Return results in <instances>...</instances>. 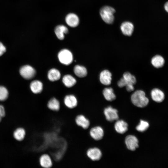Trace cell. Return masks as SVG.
Instances as JSON below:
<instances>
[{
    "label": "cell",
    "instance_id": "cell-20",
    "mask_svg": "<svg viewBox=\"0 0 168 168\" xmlns=\"http://www.w3.org/2000/svg\"><path fill=\"white\" fill-rule=\"evenodd\" d=\"M55 33L57 38L60 40H63L64 38V34L68 33V28L64 26L60 25L55 28Z\"/></svg>",
    "mask_w": 168,
    "mask_h": 168
},
{
    "label": "cell",
    "instance_id": "cell-21",
    "mask_svg": "<svg viewBox=\"0 0 168 168\" xmlns=\"http://www.w3.org/2000/svg\"><path fill=\"white\" fill-rule=\"evenodd\" d=\"M26 135V130L24 128L22 127L17 128L13 133L14 138L16 140L19 141H21L23 140Z\"/></svg>",
    "mask_w": 168,
    "mask_h": 168
},
{
    "label": "cell",
    "instance_id": "cell-5",
    "mask_svg": "<svg viewBox=\"0 0 168 168\" xmlns=\"http://www.w3.org/2000/svg\"><path fill=\"white\" fill-rule=\"evenodd\" d=\"M123 77L125 82V86L127 91L131 92L133 91L134 90L133 85L136 82L135 77L128 72H125L123 74Z\"/></svg>",
    "mask_w": 168,
    "mask_h": 168
},
{
    "label": "cell",
    "instance_id": "cell-27",
    "mask_svg": "<svg viewBox=\"0 0 168 168\" xmlns=\"http://www.w3.org/2000/svg\"><path fill=\"white\" fill-rule=\"evenodd\" d=\"M149 126V124L147 122L141 120L139 125L136 127V129L139 132H143L146 130Z\"/></svg>",
    "mask_w": 168,
    "mask_h": 168
},
{
    "label": "cell",
    "instance_id": "cell-4",
    "mask_svg": "<svg viewBox=\"0 0 168 168\" xmlns=\"http://www.w3.org/2000/svg\"><path fill=\"white\" fill-rule=\"evenodd\" d=\"M20 73L21 76L24 79L29 80L35 76L36 72L31 66L25 65L20 69Z\"/></svg>",
    "mask_w": 168,
    "mask_h": 168
},
{
    "label": "cell",
    "instance_id": "cell-24",
    "mask_svg": "<svg viewBox=\"0 0 168 168\" xmlns=\"http://www.w3.org/2000/svg\"><path fill=\"white\" fill-rule=\"evenodd\" d=\"M48 78L51 81L58 80L60 78L61 75L59 71L55 68L50 69L48 72Z\"/></svg>",
    "mask_w": 168,
    "mask_h": 168
},
{
    "label": "cell",
    "instance_id": "cell-19",
    "mask_svg": "<svg viewBox=\"0 0 168 168\" xmlns=\"http://www.w3.org/2000/svg\"><path fill=\"white\" fill-rule=\"evenodd\" d=\"M128 125L123 120L117 121L115 123L114 128L115 130L120 134H124L128 130Z\"/></svg>",
    "mask_w": 168,
    "mask_h": 168
},
{
    "label": "cell",
    "instance_id": "cell-10",
    "mask_svg": "<svg viewBox=\"0 0 168 168\" xmlns=\"http://www.w3.org/2000/svg\"><path fill=\"white\" fill-rule=\"evenodd\" d=\"M104 113L106 119L108 121L112 122L118 119L119 118L118 110L111 106L105 108L104 110Z\"/></svg>",
    "mask_w": 168,
    "mask_h": 168
},
{
    "label": "cell",
    "instance_id": "cell-8",
    "mask_svg": "<svg viewBox=\"0 0 168 168\" xmlns=\"http://www.w3.org/2000/svg\"><path fill=\"white\" fill-rule=\"evenodd\" d=\"M125 142L127 148L131 151L135 150L139 146L138 140L134 136L128 135L126 137Z\"/></svg>",
    "mask_w": 168,
    "mask_h": 168
},
{
    "label": "cell",
    "instance_id": "cell-11",
    "mask_svg": "<svg viewBox=\"0 0 168 168\" xmlns=\"http://www.w3.org/2000/svg\"><path fill=\"white\" fill-rule=\"evenodd\" d=\"M39 162L40 166L43 168H50L53 164L51 157L47 153L43 154L40 156Z\"/></svg>",
    "mask_w": 168,
    "mask_h": 168
},
{
    "label": "cell",
    "instance_id": "cell-3",
    "mask_svg": "<svg viewBox=\"0 0 168 168\" xmlns=\"http://www.w3.org/2000/svg\"><path fill=\"white\" fill-rule=\"evenodd\" d=\"M58 57L60 62L65 65H69L73 61V56L71 52L68 49H64L58 53Z\"/></svg>",
    "mask_w": 168,
    "mask_h": 168
},
{
    "label": "cell",
    "instance_id": "cell-6",
    "mask_svg": "<svg viewBox=\"0 0 168 168\" xmlns=\"http://www.w3.org/2000/svg\"><path fill=\"white\" fill-rule=\"evenodd\" d=\"M86 155L90 160L93 161L100 160L102 156L101 151L96 147L88 148L86 152Z\"/></svg>",
    "mask_w": 168,
    "mask_h": 168
},
{
    "label": "cell",
    "instance_id": "cell-28",
    "mask_svg": "<svg viewBox=\"0 0 168 168\" xmlns=\"http://www.w3.org/2000/svg\"><path fill=\"white\" fill-rule=\"evenodd\" d=\"M8 96L7 89L4 87L0 86V101H3L6 100Z\"/></svg>",
    "mask_w": 168,
    "mask_h": 168
},
{
    "label": "cell",
    "instance_id": "cell-23",
    "mask_svg": "<svg viewBox=\"0 0 168 168\" xmlns=\"http://www.w3.org/2000/svg\"><path fill=\"white\" fill-rule=\"evenodd\" d=\"M103 93L105 98L108 101H112L116 98V96L111 88H105L103 90Z\"/></svg>",
    "mask_w": 168,
    "mask_h": 168
},
{
    "label": "cell",
    "instance_id": "cell-18",
    "mask_svg": "<svg viewBox=\"0 0 168 168\" xmlns=\"http://www.w3.org/2000/svg\"><path fill=\"white\" fill-rule=\"evenodd\" d=\"M47 105L49 110L53 111H57L60 109V103L58 100L54 97L49 100Z\"/></svg>",
    "mask_w": 168,
    "mask_h": 168
},
{
    "label": "cell",
    "instance_id": "cell-15",
    "mask_svg": "<svg viewBox=\"0 0 168 168\" xmlns=\"http://www.w3.org/2000/svg\"><path fill=\"white\" fill-rule=\"evenodd\" d=\"M120 29L123 34L126 36H130L133 32L134 26L130 22H124L120 26Z\"/></svg>",
    "mask_w": 168,
    "mask_h": 168
},
{
    "label": "cell",
    "instance_id": "cell-1",
    "mask_svg": "<svg viewBox=\"0 0 168 168\" xmlns=\"http://www.w3.org/2000/svg\"><path fill=\"white\" fill-rule=\"evenodd\" d=\"M131 100L134 105L139 107H144L149 103L148 99L145 92L142 90L135 91L131 96Z\"/></svg>",
    "mask_w": 168,
    "mask_h": 168
},
{
    "label": "cell",
    "instance_id": "cell-2",
    "mask_svg": "<svg viewBox=\"0 0 168 168\" xmlns=\"http://www.w3.org/2000/svg\"><path fill=\"white\" fill-rule=\"evenodd\" d=\"M115 9L112 7L105 6L100 10V16L103 21L108 24H112L114 20Z\"/></svg>",
    "mask_w": 168,
    "mask_h": 168
},
{
    "label": "cell",
    "instance_id": "cell-13",
    "mask_svg": "<svg viewBox=\"0 0 168 168\" xmlns=\"http://www.w3.org/2000/svg\"><path fill=\"white\" fill-rule=\"evenodd\" d=\"M89 134L94 140H99L102 138L104 131L102 128L100 126L94 127L90 129Z\"/></svg>",
    "mask_w": 168,
    "mask_h": 168
},
{
    "label": "cell",
    "instance_id": "cell-31",
    "mask_svg": "<svg viewBox=\"0 0 168 168\" xmlns=\"http://www.w3.org/2000/svg\"><path fill=\"white\" fill-rule=\"evenodd\" d=\"M164 8L166 11L168 13V1L165 4Z\"/></svg>",
    "mask_w": 168,
    "mask_h": 168
},
{
    "label": "cell",
    "instance_id": "cell-26",
    "mask_svg": "<svg viewBox=\"0 0 168 168\" xmlns=\"http://www.w3.org/2000/svg\"><path fill=\"white\" fill-rule=\"evenodd\" d=\"M62 81L64 85L68 87L72 86L76 82L75 79L70 75H65L63 77Z\"/></svg>",
    "mask_w": 168,
    "mask_h": 168
},
{
    "label": "cell",
    "instance_id": "cell-32",
    "mask_svg": "<svg viewBox=\"0 0 168 168\" xmlns=\"http://www.w3.org/2000/svg\"><path fill=\"white\" fill-rule=\"evenodd\" d=\"M3 116L0 111V122L1 121L2 119L3 118Z\"/></svg>",
    "mask_w": 168,
    "mask_h": 168
},
{
    "label": "cell",
    "instance_id": "cell-16",
    "mask_svg": "<svg viewBox=\"0 0 168 168\" xmlns=\"http://www.w3.org/2000/svg\"><path fill=\"white\" fill-rule=\"evenodd\" d=\"M100 80L101 83L104 85H110L112 80L111 73L107 70H103L100 74Z\"/></svg>",
    "mask_w": 168,
    "mask_h": 168
},
{
    "label": "cell",
    "instance_id": "cell-17",
    "mask_svg": "<svg viewBox=\"0 0 168 168\" xmlns=\"http://www.w3.org/2000/svg\"><path fill=\"white\" fill-rule=\"evenodd\" d=\"M65 21L67 24L72 27L77 26L79 23L78 16L76 14L72 13H69L66 16Z\"/></svg>",
    "mask_w": 168,
    "mask_h": 168
},
{
    "label": "cell",
    "instance_id": "cell-30",
    "mask_svg": "<svg viewBox=\"0 0 168 168\" xmlns=\"http://www.w3.org/2000/svg\"><path fill=\"white\" fill-rule=\"evenodd\" d=\"M6 50L5 47L0 42V56H2L6 52Z\"/></svg>",
    "mask_w": 168,
    "mask_h": 168
},
{
    "label": "cell",
    "instance_id": "cell-29",
    "mask_svg": "<svg viewBox=\"0 0 168 168\" xmlns=\"http://www.w3.org/2000/svg\"><path fill=\"white\" fill-rule=\"evenodd\" d=\"M118 86L120 87H122L126 86L125 82L123 77L121 78L117 83Z\"/></svg>",
    "mask_w": 168,
    "mask_h": 168
},
{
    "label": "cell",
    "instance_id": "cell-14",
    "mask_svg": "<svg viewBox=\"0 0 168 168\" xmlns=\"http://www.w3.org/2000/svg\"><path fill=\"white\" fill-rule=\"evenodd\" d=\"M151 63L152 66L156 69L162 68L164 65L165 61L164 57L159 54L153 56L151 59Z\"/></svg>",
    "mask_w": 168,
    "mask_h": 168
},
{
    "label": "cell",
    "instance_id": "cell-25",
    "mask_svg": "<svg viewBox=\"0 0 168 168\" xmlns=\"http://www.w3.org/2000/svg\"><path fill=\"white\" fill-rule=\"evenodd\" d=\"M74 72L76 75L79 77H83L87 74V71L84 67L76 65L74 68Z\"/></svg>",
    "mask_w": 168,
    "mask_h": 168
},
{
    "label": "cell",
    "instance_id": "cell-22",
    "mask_svg": "<svg viewBox=\"0 0 168 168\" xmlns=\"http://www.w3.org/2000/svg\"><path fill=\"white\" fill-rule=\"evenodd\" d=\"M31 91L34 93L37 94L40 93L43 89V84L40 81L34 80L32 81L30 85Z\"/></svg>",
    "mask_w": 168,
    "mask_h": 168
},
{
    "label": "cell",
    "instance_id": "cell-9",
    "mask_svg": "<svg viewBox=\"0 0 168 168\" xmlns=\"http://www.w3.org/2000/svg\"><path fill=\"white\" fill-rule=\"evenodd\" d=\"M75 122L78 126L84 129H88L90 125L89 120L83 114L77 115L75 118Z\"/></svg>",
    "mask_w": 168,
    "mask_h": 168
},
{
    "label": "cell",
    "instance_id": "cell-7",
    "mask_svg": "<svg viewBox=\"0 0 168 168\" xmlns=\"http://www.w3.org/2000/svg\"><path fill=\"white\" fill-rule=\"evenodd\" d=\"M151 95L152 100L157 103L162 102L165 98L164 92L158 88L153 89L151 92Z\"/></svg>",
    "mask_w": 168,
    "mask_h": 168
},
{
    "label": "cell",
    "instance_id": "cell-12",
    "mask_svg": "<svg viewBox=\"0 0 168 168\" xmlns=\"http://www.w3.org/2000/svg\"><path fill=\"white\" fill-rule=\"evenodd\" d=\"M63 102L65 105L70 109L75 108L78 104V100L77 98L72 95L66 96L63 99Z\"/></svg>",
    "mask_w": 168,
    "mask_h": 168
}]
</instances>
